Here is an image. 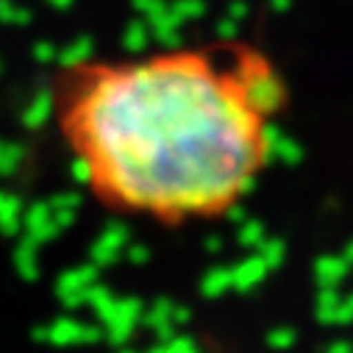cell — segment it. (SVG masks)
Returning a JSON list of instances; mask_svg holds the SVG:
<instances>
[{
    "mask_svg": "<svg viewBox=\"0 0 353 353\" xmlns=\"http://www.w3.org/2000/svg\"><path fill=\"white\" fill-rule=\"evenodd\" d=\"M50 95L95 203L170 228L220 220L256 190L290 101L276 61L236 39L72 61Z\"/></svg>",
    "mask_w": 353,
    "mask_h": 353,
    "instance_id": "6da1fadb",
    "label": "cell"
}]
</instances>
